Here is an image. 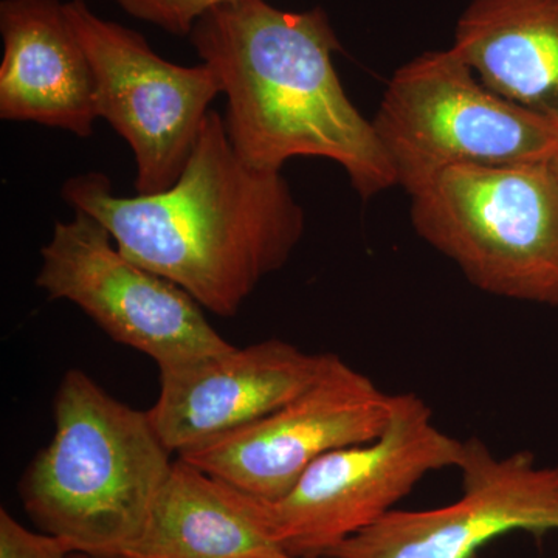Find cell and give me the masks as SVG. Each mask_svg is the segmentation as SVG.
<instances>
[{"mask_svg":"<svg viewBox=\"0 0 558 558\" xmlns=\"http://www.w3.org/2000/svg\"><path fill=\"white\" fill-rule=\"evenodd\" d=\"M61 194L73 211L97 219L123 255L220 317L236 315L259 282L286 266L306 227L281 172L247 167L215 110L171 189L117 196L108 175L86 172Z\"/></svg>","mask_w":558,"mask_h":558,"instance_id":"1","label":"cell"},{"mask_svg":"<svg viewBox=\"0 0 558 558\" xmlns=\"http://www.w3.org/2000/svg\"><path fill=\"white\" fill-rule=\"evenodd\" d=\"M190 40L218 75L227 135L247 167L281 172L293 157H322L343 168L362 199L398 186L373 120L341 86L325 10L231 0L205 13Z\"/></svg>","mask_w":558,"mask_h":558,"instance_id":"2","label":"cell"},{"mask_svg":"<svg viewBox=\"0 0 558 558\" xmlns=\"http://www.w3.org/2000/svg\"><path fill=\"white\" fill-rule=\"evenodd\" d=\"M171 454L148 411L68 371L54 398L53 438L22 476V505L40 532L73 553L128 556L145 534Z\"/></svg>","mask_w":558,"mask_h":558,"instance_id":"3","label":"cell"},{"mask_svg":"<svg viewBox=\"0 0 558 558\" xmlns=\"http://www.w3.org/2000/svg\"><path fill=\"white\" fill-rule=\"evenodd\" d=\"M411 222L475 288L558 306V180L549 160L440 171L411 194Z\"/></svg>","mask_w":558,"mask_h":558,"instance_id":"4","label":"cell"},{"mask_svg":"<svg viewBox=\"0 0 558 558\" xmlns=\"http://www.w3.org/2000/svg\"><path fill=\"white\" fill-rule=\"evenodd\" d=\"M373 124L410 196L451 167L531 163L558 148V128L488 89L451 47L403 64Z\"/></svg>","mask_w":558,"mask_h":558,"instance_id":"5","label":"cell"},{"mask_svg":"<svg viewBox=\"0 0 558 558\" xmlns=\"http://www.w3.org/2000/svg\"><path fill=\"white\" fill-rule=\"evenodd\" d=\"M464 451L465 440L442 432L424 399L395 395L376 439L330 451L269 501L279 543L290 556L328 557L392 512L429 473L458 469Z\"/></svg>","mask_w":558,"mask_h":558,"instance_id":"6","label":"cell"},{"mask_svg":"<svg viewBox=\"0 0 558 558\" xmlns=\"http://www.w3.org/2000/svg\"><path fill=\"white\" fill-rule=\"evenodd\" d=\"M40 258L39 289L76 304L110 339L148 355L160 371L234 348L189 292L123 255L87 213L54 223Z\"/></svg>","mask_w":558,"mask_h":558,"instance_id":"7","label":"cell"},{"mask_svg":"<svg viewBox=\"0 0 558 558\" xmlns=\"http://www.w3.org/2000/svg\"><path fill=\"white\" fill-rule=\"evenodd\" d=\"M70 25L89 58L98 119L126 140L137 165L135 191L156 194L178 182L209 106L222 95L215 70L174 64L138 32L102 20L84 0L65 3Z\"/></svg>","mask_w":558,"mask_h":558,"instance_id":"8","label":"cell"},{"mask_svg":"<svg viewBox=\"0 0 558 558\" xmlns=\"http://www.w3.org/2000/svg\"><path fill=\"white\" fill-rule=\"evenodd\" d=\"M392 400L366 374L329 354L314 384L281 409L178 458L253 497L278 501L319 458L376 439Z\"/></svg>","mask_w":558,"mask_h":558,"instance_id":"9","label":"cell"},{"mask_svg":"<svg viewBox=\"0 0 558 558\" xmlns=\"http://www.w3.org/2000/svg\"><path fill=\"white\" fill-rule=\"evenodd\" d=\"M458 470L457 501L395 509L326 558H480L488 543L513 532L558 531V464L539 465L527 450L498 457L472 438Z\"/></svg>","mask_w":558,"mask_h":558,"instance_id":"10","label":"cell"},{"mask_svg":"<svg viewBox=\"0 0 558 558\" xmlns=\"http://www.w3.org/2000/svg\"><path fill=\"white\" fill-rule=\"evenodd\" d=\"M329 354L274 339L161 369L150 422L179 457L281 409L314 384Z\"/></svg>","mask_w":558,"mask_h":558,"instance_id":"11","label":"cell"},{"mask_svg":"<svg viewBox=\"0 0 558 558\" xmlns=\"http://www.w3.org/2000/svg\"><path fill=\"white\" fill-rule=\"evenodd\" d=\"M0 119L87 138L98 120L89 58L60 0H2Z\"/></svg>","mask_w":558,"mask_h":558,"instance_id":"12","label":"cell"},{"mask_svg":"<svg viewBox=\"0 0 558 558\" xmlns=\"http://www.w3.org/2000/svg\"><path fill=\"white\" fill-rule=\"evenodd\" d=\"M128 556L137 558H281L269 501L178 458Z\"/></svg>","mask_w":558,"mask_h":558,"instance_id":"13","label":"cell"},{"mask_svg":"<svg viewBox=\"0 0 558 558\" xmlns=\"http://www.w3.org/2000/svg\"><path fill=\"white\" fill-rule=\"evenodd\" d=\"M451 49L488 89L558 128V0H473Z\"/></svg>","mask_w":558,"mask_h":558,"instance_id":"14","label":"cell"},{"mask_svg":"<svg viewBox=\"0 0 558 558\" xmlns=\"http://www.w3.org/2000/svg\"><path fill=\"white\" fill-rule=\"evenodd\" d=\"M231 0H117L131 16L175 36H190L205 13Z\"/></svg>","mask_w":558,"mask_h":558,"instance_id":"15","label":"cell"},{"mask_svg":"<svg viewBox=\"0 0 558 558\" xmlns=\"http://www.w3.org/2000/svg\"><path fill=\"white\" fill-rule=\"evenodd\" d=\"M72 553L62 539L32 531L0 510V558H68Z\"/></svg>","mask_w":558,"mask_h":558,"instance_id":"16","label":"cell"},{"mask_svg":"<svg viewBox=\"0 0 558 558\" xmlns=\"http://www.w3.org/2000/svg\"><path fill=\"white\" fill-rule=\"evenodd\" d=\"M68 558H105V557H94V556H87V554L72 553V554H69ZM108 558H137V557L119 556V557H108Z\"/></svg>","mask_w":558,"mask_h":558,"instance_id":"17","label":"cell"},{"mask_svg":"<svg viewBox=\"0 0 558 558\" xmlns=\"http://www.w3.org/2000/svg\"><path fill=\"white\" fill-rule=\"evenodd\" d=\"M550 168H553L554 174H556V178L558 180V148L556 153H554V156L549 159Z\"/></svg>","mask_w":558,"mask_h":558,"instance_id":"18","label":"cell"},{"mask_svg":"<svg viewBox=\"0 0 558 558\" xmlns=\"http://www.w3.org/2000/svg\"><path fill=\"white\" fill-rule=\"evenodd\" d=\"M281 558H326V557H303V556H290V554H288V556H284V557H281Z\"/></svg>","mask_w":558,"mask_h":558,"instance_id":"19","label":"cell"}]
</instances>
